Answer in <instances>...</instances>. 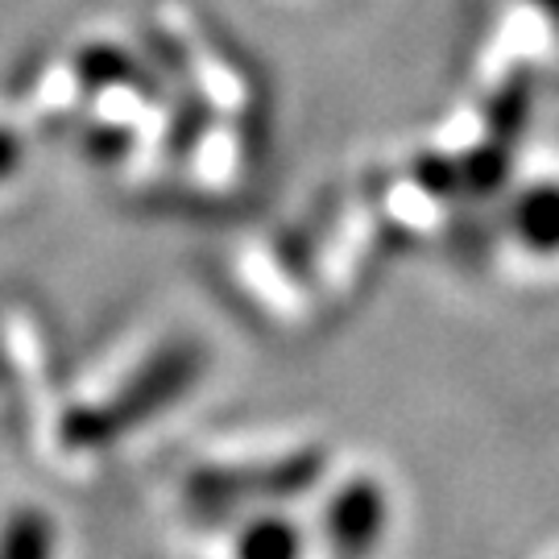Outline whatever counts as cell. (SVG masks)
I'll use <instances>...</instances> for the list:
<instances>
[{
    "label": "cell",
    "instance_id": "obj_1",
    "mask_svg": "<svg viewBox=\"0 0 559 559\" xmlns=\"http://www.w3.org/2000/svg\"><path fill=\"white\" fill-rule=\"evenodd\" d=\"M390 531V493L369 473L348 477L328 489L316 519V547L328 559H369Z\"/></svg>",
    "mask_w": 559,
    "mask_h": 559
},
{
    "label": "cell",
    "instance_id": "obj_2",
    "mask_svg": "<svg viewBox=\"0 0 559 559\" xmlns=\"http://www.w3.org/2000/svg\"><path fill=\"white\" fill-rule=\"evenodd\" d=\"M212 531H224L221 559H307L311 556V531L286 506H261L233 519L216 522Z\"/></svg>",
    "mask_w": 559,
    "mask_h": 559
},
{
    "label": "cell",
    "instance_id": "obj_3",
    "mask_svg": "<svg viewBox=\"0 0 559 559\" xmlns=\"http://www.w3.org/2000/svg\"><path fill=\"white\" fill-rule=\"evenodd\" d=\"M506 228L526 253L559 258V182H531L519 191V200L506 207Z\"/></svg>",
    "mask_w": 559,
    "mask_h": 559
}]
</instances>
